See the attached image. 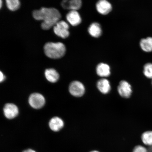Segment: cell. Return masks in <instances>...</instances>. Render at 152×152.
<instances>
[{"instance_id":"obj_1","label":"cell","mask_w":152,"mask_h":152,"mask_svg":"<svg viewBox=\"0 0 152 152\" xmlns=\"http://www.w3.org/2000/svg\"><path fill=\"white\" fill-rule=\"evenodd\" d=\"M33 16L35 20L43 21L41 26L45 30L54 27L61 18V14L58 10L47 7H42L40 9L34 11Z\"/></svg>"},{"instance_id":"obj_2","label":"cell","mask_w":152,"mask_h":152,"mask_svg":"<svg viewBox=\"0 0 152 152\" xmlns=\"http://www.w3.org/2000/svg\"><path fill=\"white\" fill-rule=\"evenodd\" d=\"M44 50L45 55L48 58L58 59L64 56L66 48L65 45L62 43L49 42L45 44Z\"/></svg>"},{"instance_id":"obj_3","label":"cell","mask_w":152,"mask_h":152,"mask_svg":"<svg viewBox=\"0 0 152 152\" xmlns=\"http://www.w3.org/2000/svg\"><path fill=\"white\" fill-rule=\"evenodd\" d=\"M69 28L67 23L64 20H60L54 26L53 30L55 34L58 37L66 39L69 35Z\"/></svg>"},{"instance_id":"obj_4","label":"cell","mask_w":152,"mask_h":152,"mask_svg":"<svg viewBox=\"0 0 152 152\" xmlns=\"http://www.w3.org/2000/svg\"><path fill=\"white\" fill-rule=\"evenodd\" d=\"M95 7L98 14L103 16L109 15L113 9L112 4L107 0H99L96 2Z\"/></svg>"},{"instance_id":"obj_5","label":"cell","mask_w":152,"mask_h":152,"mask_svg":"<svg viewBox=\"0 0 152 152\" xmlns=\"http://www.w3.org/2000/svg\"><path fill=\"white\" fill-rule=\"evenodd\" d=\"M69 90L70 94L76 97H80L84 94L85 87L84 85L81 82L75 81L70 84Z\"/></svg>"},{"instance_id":"obj_6","label":"cell","mask_w":152,"mask_h":152,"mask_svg":"<svg viewBox=\"0 0 152 152\" xmlns=\"http://www.w3.org/2000/svg\"><path fill=\"white\" fill-rule=\"evenodd\" d=\"M117 91L120 96L123 98H129L132 96V87L128 81L122 80L120 81Z\"/></svg>"},{"instance_id":"obj_7","label":"cell","mask_w":152,"mask_h":152,"mask_svg":"<svg viewBox=\"0 0 152 152\" xmlns=\"http://www.w3.org/2000/svg\"><path fill=\"white\" fill-rule=\"evenodd\" d=\"M28 102L32 107L38 109H41L45 105V99L42 95L39 93H34L30 95Z\"/></svg>"},{"instance_id":"obj_8","label":"cell","mask_w":152,"mask_h":152,"mask_svg":"<svg viewBox=\"0 0 152 152\" xmlns=\"http://www.w3.org/2000/svg\"><path fill=\"white\" fill-rule=\"evenodd\" d=\"M96 71V75L101 78H106L111 75V68L109 64L101 62L97 64Z\"/></svg>"},{"instance_id":"obj_9","label":"cell","mask_w":152,"mask_h":152,"mask_svg":"<svg viewBox=\"0 0 152 152\" xmlns=\"http://www.w3.org/2000/svg\"><path fill=\"white\" fill-rule=\"evenodd\" d=\"M87 32L91 37L98 39L102 36L103 30L102 26L99 23L94 22L91 23L88 26Z\"/></svg>"},{"instance_id":"obj_10","label":"cell","mask_w":152,"mask_h":152,"mask_svg":"<svg viewBox=\"0 0 152 152\" xmlns=\"http://www.w3.org/2000/svg\"><path fill=\"white\" fill-rule=\"evenodd\" d=\"M67 21L74 26L79 25L82 21V19L77 11H70L66 15Z\"/></svg>"},{"instance_id":"obj_11","label":"cell","mask_w":152,"mask_h":152,"mask_svg":"<svg viewBox=\"0 0 152 152\" xmlns=\"http://www.w3.org/2000/svg\"><path fill=\"white\" fill-rule=\"evenodd\" d=\"M5 117L9 119L14 118L18 115V108L15 104L8 103L5 104L3 109Z\"/></svg>"},{"instance_id":"obj_12","label":"cell","mask_w":152,"mask_h":152,"mask_svg":"<svg viewBox=\"0 0 152 152\" xmlns=\"http://www.w3.org/2000/svg\"><path fill=\"white\" fill-rule=\"evenodd\" d=\"M82 4L81 0H64L62 2L61 6L64 9L70 11H78L81 9Z\"/></svg>"},{"instance_id":"obj_13","label":"cell","mask_w":152,"mask_h":152,"mask_svg":"<svg viewBox=\"0 0 152 152\" xmlns=\"http://www.w3.org/2000/svg\"><path fill=\"white\" fill-rule=\"evenodd\" d=\"M96 86L98 90L102 94H106L110 92L111 90V85L109 80L102 78L97 82Z\"/></svg>"},{"instance_id":"obj_14","label":"cell","mask_w":152,"mask_h":152,"mask_svg":"<svg viewBox=\"0 0 152 152\" xmlns=\"http://www.w3.org/2000/svg\"><path fill=\"white\" fill-rule=\"evenodd\" d=\"M64 123L62 120L59 117H56L51 119L49 122L50 129L54 132H58L63 128Z\"/></svg>"},{"instance_id":"obj_15","label":"cell","mask_w":152,"mask_h":152,"mask_svg":"<svg viewBox=\"0 0 152 152\" xmlns=\"http://www.w3.org/2000/svg\"><path fill=\"white\" fill-rule=\"evenodd\" d=\"M140 48L144 52L149 53L152 51V37H148L140 39Z\"/></svg>"},{"instance_id":"obj_16","label":"cell","mask_w":152,"mask_h":152,"mask_svg":"<svg viewBox=\"0 0 152 152\" xmlns=\"http://www.w3.org/2000/svg\"><path fill=\"white\" fill-rule=\"evenodd\" d=\"M45 75L46 79L50 82H56L59 78V75L56 70L50 68L45 70Z\"/></svg>"},{"instance_id":"obj_17","label":"cell","mask_w":152,"mask_h":152,"mask_svg":"<svg viewBox=\"0 0 152 152\" xmlns=\"http://www.w3.org/2000/svg\"><path fill=\"white\" fill-rule=\"evenodd\" d=\"M142 142L148 147L152 145V131H148L142 133L141 136Z\"/></svg>"},{"instance_id":"obj_18","label":"cell","mask_w":152,"mask_h":152,"mask_svg":"<svg viewBox=\"0 0 152 152\" xmlns=\"http://www.w3.org/2000/svg\"><path fill=\"white\" fill-rule=\"evenodd\" d=\"M6 2L7 8L11 11L18 10L20 7V1L18 0H7Z\"/></svg>"},{"instance_id":"obj_19","label":"cell","mask_w":152,"mask_h":152,"mask_svg":"<svg viewBox=\"0 0 152 152\" xmlns=\"http://www.w3.org/2000/svg\"><path fill=\"white\" fill-rule=\"evenodd\" d=\"M143 74L145 77L152 79V64L148 63L144 66Z\"/></svg>"},{"instance_id":"obj_20","label":"cell","mask_w":152,"mask_h":152,"mask_svg":"<svg viewBox=\"0 0 152 152\" xmlns=\"http://www.w3.org/2000/svg\"><path fill=\"white\" fill-rule=\"evenodd\" d=\"M132 152H148V150L143 146L138 145L134 148Z\"/></svg>"},{"instance_id":"obj_21","label":"cell","mask_w":152,"mask_h":152,"mask_svg":"<svg viewBox=\"0 0 152 152\" xmlns=\"http://www.w3.org/2000/svg\"><path fill=\"white\" fill-rule=\"evenodd\" d=\"M5 78V76L4 75L2 72H0V81H1V82H2L4 81Z\"/></svg>"},{"instance_id":"obj_22","label":"cell","mask_w":152,"mask_h":152,"mask_svg":"<svg viewBox=\"0 0 152 152\" xmlns=\"http://www.w3.org/2000/svg\"><path fill=\"white\" fill-rule=\"evenodd\" d=\"M23 152H36L35 151H34V150L31 149H28L26 150H25Z\"/></svg>"},{"instance_id":"obj_23","label":"cell","mask_w":152,"mask_h":152,"mask_svg":"<svg viewBox=\"0 0 152 152\" xmlns=\"http://www.w3.org/2000/svg\"><path fill=\"white\" fill-rule=\"evenodd\" d=\"M148 152H152V145L149 146L148 149Z\"/></svg>"},{"instance_id":"obj_24","label":"cell","mask_w":152,"mask_h":152,"mask_svg":"<svg viewBox=\"0 0 152 152\" xmlns=\"http://www.w3.org/2000/svg\"><path fill=\"white\" fill-rule=\"evenodd\" d=\"M2 1L1 0V1H0V7H1V8L2 7Z\"/></svg>"},{"instance_id":"obj_25","label":"cell","mask_w":152,"mask_h":152,"mask_svg":"<svg viewBox=\"0 0 152 152\" xmlns=\"http://www.w3.org/2000/svg\"><path fill=\"white\" fill-rule=\"evenodd\" d=\"M90 152H100L99 151H96V150H94V151H90Z\"/></svg>"},{"instance_id":"obj_26","label":"cell","mask_w":152,"mask_h":152,"mask_svg":"<svg viewBox=\"0 0 152 152\" xmlns=\"http://www.w3.org/2000/svg\"></svg>"}]
</instances>
